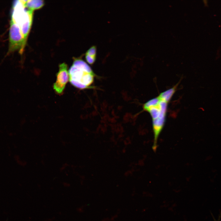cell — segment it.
<instances>
[{"instance_id": "1", "label": "cell", "mask_w": 221, "mask_h": 221, "mask_svg": "<svg viewBox=\"0 0 221 221\" xmlns=\"http://www.w3.org/2000/svg\"><path fill=\"white\" fill-rule=\"evenodd\" d=\"M68 70L69 81L76 87L81 90L93 88L92 86L96 75L91 67L81 58H74Z\"/></svg>"}, {"instance_id": "2", "label": "cell", "mask_w": 221, "mask_h": 221, "mask_svg": "<svg viewBox=\"0 0 221 221\" xmlns=\"http://www.w3.org/2000/svg\"><path fill=\"white\" fill-rule=\"evenodd\" d=\"M9 43L8 54L18 51L21 54L26 44L19 26L11 19L9 32Z\"/></svg>"}, {"instance_id": "3", "label": "cell", "mask_w": 221, "mask_h": 221, "mask_svg": "<svg viewBox=\"0 0 221 221\" xmlns=\"http://www.w3.org/2000/svg\"><path fill=\"white\" fill-rule=\"evenodd\" d=\"M69 79L67 65L64 63L60 64L59 70L56 74V80L53 88L57 93H62Z\"/></svg>"}, {"instance_id": "4", "label": "cell", "mask_w": 221, "mask_h": 221, "mask_svg": "<svg viewBox=\"0 0 221 221\" xmlns=\"http://www.w3.org/2000/svg\"><path fill=\"white\" fill-rule=\"evenodd\" d=\"M44 4V1L39 0H25L24 5L28 10L33 11L41 8Z\"/></svg>"}, {"instance_id": "5", "label": "cell", "mask_w": 221, "mask_h": 221, "mask_svg": "<svg viewBox=\"0 0 221 221\" xmlns=\"http://www.w3.org/2000/svg\"><path fill=\"white\" fill-rule=\"evenodd\" d=\"M96 55V47L93 45L86 52L85 58L86 61L89 64H93L95 61Z\"/></svg>"}, {"instance_id": "6", "label": "cell", "mask_w": 221, "mask_h": 221, "mask_svg": "<svg viewBox=\"0 0 221 221\" xmlns=\"http://www.w3.org/2000/svg\"><path fill=\"white\" fill-rule=\"evenodd\" d=\"M177 86H175L172 88L161 93L158 97L161 100L168 103L175 93Z\"/></svg>"}, {"instance_id": "7", "label": "cell", "mask_w": 221, "mask_h": 221, "mask_svg": "<svg viewBox=\"0 0 221 221\" xmlns=\"http://www.w3.org/2000/svg\"><path fill=\"white\" fill-rule=\"evenodd\" d=\"M221 213L220 214L219 216V218L217 220H216V219H215L214 218H214V221H220V218H221Z\"/></svg>"}]
</instances>
